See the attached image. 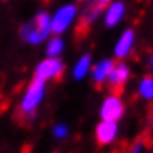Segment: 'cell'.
I'll use <instances>...</instances> for the list:
<instances>
[{"mask_svg":"<svg viewBox=\"0 0 153 153\" xmlns=\"http://www.w3.org/2000/svg\"><path fill=\"white\" fill-rule=\"evenodd\" d=\"M51 36H52V30H51V14L45 12V10L37 12L36 17L30 19L29 22H25L20 27V37H22V41L30 44V45L42 44Z\"/></svg>","mask_w":153,"mask_h":153,"instance_id":"cell-1","label":"cell"},{"mask_svg":"<svg viewBox=\"0 0 153 153\" xmlns=\"http://www.w3.org/2000/svg\"><path fill=\"white\" fill-rule=\"evenodd\" d=\"M113 59H101V61H98L96 64H93L91 66V79H93V82L98 86L104 84V82L108 81V76H109V71H111L113 68Z\"/></svg>","mask_w":153,"mask_h":153,"instance_id":"cell-10","label":"cell"},{"mask_svg":"<svg viewBox=\"0 0 153 153\" xmlns=\"http://www.w3.org/2000/svg\"><path fill=\"white\" fill-rule=\"evenodd\" d=\"M52 135L56 140H66L69 136V126L66 123H56L52 126Z\"/></svg>","mask_w":153,"mask_h":153,"instance_id":"cell-14","label":"cell"},{"mask_svg":"<svg viewBox=\"0 0 153 153\" xmlns=\"http://www.w3.org/2000/svg\"><path fill=\"white\" fill-rule=\"evenodd\" d=\"M150 68L153 69V56H152V57H150Z\"/></svg>","mask_w":153,"mask_h":153,"instance_id":"cell-17","label":"cell"},{"mask_svg":"<svg viewBox=\"0 0 153 153\" xmlns=\"http://www.w3.org/2000/svg\"><path fill=\"white\" fill-rule=\"evenodd\" d=\"M125 4L120 0H111L106 7H104V25L106 27H114L123 20L125 17Z\"/></svg>","mask_w":153,"mask_h":153,"instance_id":"cell-8","label":"cell"},{"mask_svg":"<svg viewBox=\"0 0 153 153\" xmlns=\"http://www.w3.org/2000/svg\"><path fill=\"white\" fill-rule=\"evenodd\" d=\"M128 153H145V143L141 141V140H136L135 143L130 146Z\"/></svg>","mask_w":153,"mask_h":153,"instance_id":"cell-15","label":"cell"},{"mask_svg":"<svg viewBox=\"0 0 153 153\" xmlns=\"http://www.w3.org/2000/svg\"><path fill=\"white\" fill-rule=\"evenodd\" d=\"M126 106L123 98L118 93H111L103 99L99 106V118L101 120H109V121H120L125 116Z\"/></svg>","mask_w":153,"mask_h":153,"instance_id":"cell-4","label":"cell"},{"mask_svg":"<svg viewBox=\"0 0 153 153\" xmlns=\"http://www.w3.org/2000/svg\"><path fill=\"white\" fill-rule=\"evenodd\" d=\"M79 10L76 4H64L54 10V14H51V30L56 36H62L64 32H68L72 27V24L76 22Z\"/></svg>","mask_w":153,"mask_h":153,"instance_id":"cell-3","label":"cell"},{"mask_svg":"<svg viewBox=\"0 0 153 153\" xmlns=\"http://www.w3.org/2000/svg\"><path fill=\"white\" fill-rule=\"evenodd\" d=\"M136 94L143 101H153V76H145L136 86Z\"/></svg>","mask_w":153,"mask_h":153,"instance_id":"cell-13","label":"cell"},{"mask_svg":"<svg viewBox=\"0 0 153 153\" xmlns=\"http://www.w3.org/2000/svg\"><path fill=\"white\" fill-rule=\"evenodd\" d=\"M133 44H135V32L131 29H126V30L121 32V36L118 37V42L114 44V57L116 59H123L131 52L133 49Z\"/></svg>","mask_w":153,"mask_h":153,"instance_id":"cell-9","label":"cell"},{"mask_svg":"<svg viewBox=\"0 0 153 153\" xmlns=\"http://www.w3.org/2000/svg\"><path fill=\"white\" fill-rule=\"evenodd\" d=\"M64 49H66V42L61 36L54 34L45 41V56H49V57H61Z\"/></svg>","mask_w":153,"mask_h":153,"instance_id":"cell-12","label":"cell"},{"mask_svg":"<svg viewBox=\"0 0 153 153\" xmlns=\"http://www.w3.org/2000/svg\"><path fill=\"white\" fill-rule=\"evenodd\" d=\"M45 89H47V82L41 81L37 77H32V81L27 84L24 94L20 96V101H19V111L24 118L32 120L37 114L45 98Z\"/></svg>","mask_w":153,"mask_h":153,"instance_id":"cell-2","label":"cell"},{"mask_svg":"<svg viewBox=\"0 0 153 153\" xmlns=\"http://www.w3.org/2000/svg\"><path fill=\"white\" fill-rule=\"evenodd\" d=\"M62 72H64V62L61 61V57H49V56H45L41 62L37 64L36 71H34V77L49 82L52 79L61 77Z\"/></svg>","mask_w":153,"mask_h":153,"instance_id":"cell-5","label":"cell"},{"mask_svg":"<svg viewBox=\"0 0 153 153\" xmlns=\"http://www.w3.org/2000/svg\"><path fill=\"white\" fill-rule=\"evenodd\" d=\"M91 66H93V59H91V54H82L81 57L77 59L76 62H74V66H72V77L76 79V81H81V79H84L88 74H89L91 71Z\"/></svg>","mask_w":153,"mask_h":153,"instance_id":"cell-11","label":"cell"},{"mask_svg":"<svg viewBox=\"0 0 153 153\" xmlns=\"http://www.w3.org/2000/svg\"><path fill=\"white\" fill-rule=\"evenodd\" d=\"M79 2H82V0H79Z\"/></svg>","mask_w":153,"mask_h":153,"instance_id":"cell-18","label":"cell"},{"mask_svg":"<svg viewBox=\"0 0 153 153\" xmlns=\"http://www.w3.org/2000/svg\"><path fill=\"white\" fill-rule=\"evenodd\" d=\"M130 74H131L130 68L125 62H114L111 71H109V76H108V81L106 82L111 86L113 89H121L123 86L128 82Z\"/></svg>","mask_w":153,"mask_h":153,"instance_id":"cell-7","label":"cell"},{"mask_svg":"<svg viewBox=\"0 0 153 153\" xmlns=\"http://www.w3.org/2000/svg\"><path fill=\"white\" fill-rule=\"evenodd\" d=\"M109 2H111V0H93V7H96V9H99V10H103L104 7H106V5L109 4Z\"/></svg>","mask_w":153,"mask_h":153,"instance_id":"cell-16","label":"cell"},{"mask_svg":"<svg viewBox=\"0 0 153 153\" xmlns=\"http://www.w3.org/2000/svg\"><path fill=\"white\" fill-rule=\"evenodd\" d=\"M120 136V125L118 121H109V120H101L94 128V138L98 145L108 146L113 145Z\"/></svg>","mask_w":153,"mask_h":153,"instance_id":"cell-6","label":"cell"}]
</instances>
